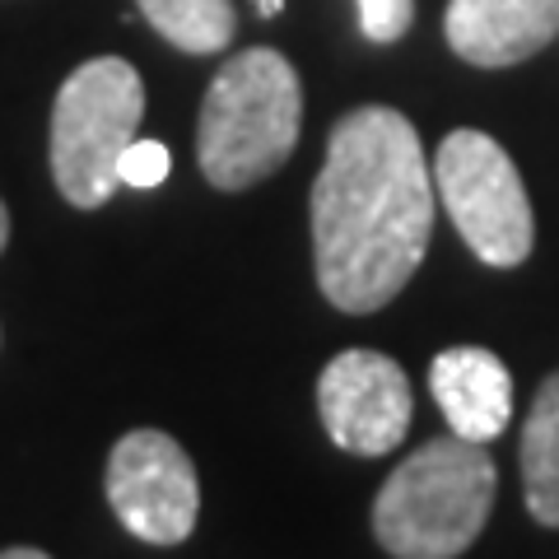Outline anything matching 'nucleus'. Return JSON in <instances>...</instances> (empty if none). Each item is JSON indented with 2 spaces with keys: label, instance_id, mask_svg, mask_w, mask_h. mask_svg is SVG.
<instances>
[{
  "label": "nucleus",
  "instance_id": "obj_1",
  "mask_svg": "<svg viewBox=\"0 0 559 559\" xmlns=\"http://www.w3.org/2000/svg\"><path fill=\"white\" fill-rule=\"evenodd\" d=\"M433 210V168L411 121L378 103L345 112L312 182V261L326 304L388 308L429 252Z\"/></svg>",
  "mask_w": 559,
  "mask_h": 559
},
{
  "label": "nucleus",
  "instance_id": "obj_2",
  "mask_svg": "<svg viewBox=\"0 0 559 559\" xmlns=\"http://www.w3.org/2000/svg\"><path fill=\"white\" fill-rule=\"evenodd\" d=\"M304 127V84L275 47H248L210 80L197 159L210 187L248 191L285 168Z\"/></svg>",
  "mask_w": 559,
  "mask_h": 559
},
{
  "label": "nucleus",
  "instance_id": "obj_3",
  "mask_svg": "<svg viewBox=\"0 0 559 559\" xmlns=\"http://www.w3.org/2000/svg\"><path fill=\"white\" fill-rule=\"evenodd\" d=\"M499 471L485 443L429 439L373 499V536L392 559H457L476 546L495 509Z\"/></svg>",
  "mask_w": 559,
  "mask_h": 559
},
{
  "label": "nucleus",
  "instance_id": "obj_4",
  "mask_svg": "<svg viewBox=\"0 0 559 559\" xmlns=\"http://www.w3.org/2000/svg\"><path fill=\"white\" fill-rule=\"evenodd\" d=\"M140 117H145V84L131 61L94 57L66 75L51 108V178L70 205H108L121 187L117 159L135 140Z\"/></svg>",
  "mask_w": 559,
  "mask_h": 559
},
{
  "label": "nucleus",
  "instance_id": "obj_5",
  "mask_svg": "<svg viewBox=\"0 0 559 559\" xmlns=\"http://www.w3.org/2000/svg\"><path fill=\"white\" fill-rule=\"evenodd\" d=\"M433 191L457 224L466 248L476 252L485 266H522L536 242L532 201L522 187L509 150L485 131H448L439 154H433Z\"/></svg>",
  "mask_w": 559,
  "mask_h": 559
},
{
  "label": "nucleus",
  "instance_id": "obj_6",
  "mask_svg": "<svg viewBox=\"0 0 559 559\" xmlns=\"http://www.w3.org/2000/svg\"><path fill=\"white\" fill-rule=\"evenodd\" d=\"M108 503L117 522L150 546H178L197 532V466L159 429H131L108 457Z\"/></svg>",
  "mask_w": 559,
  "mask_h": 559
},
{
  "label": "nucleus",
  "instance_id": "obj_7",
  "mask_svg": "<svg viewBox=\"0 0 559 559\" xmlns=\"http://www.w3.org/2000/svg\"><path fill=\"white\" fill-rule=\"evenodd\" d=\"M318 411L331 443L355 457H388L406 443L415 401L411 378L392 355L345 349L318 378Z\"/></svg>",
  "mask_w": 559,
  "mask_h": 559
},
{
  "label": "nucleus",
  "instance_id": "obj_8",
  "mask_svg": "<svg viewBox=\"0 0 559 559\" xmlns=\"http://www.w3.org/2000/svg\"><path fill=\"white\" fill-rule=\"evenodd\" d=\"M559 33V0H448L443 38L462 61L503 70L532 61Z\"/></svg>",
  "mask_w": 559,
  "mask_h": 559
},
{
  "label": "nucleus",
  "instance_id": "obj_9",
  "mask_svg": "<svg viewBox=\"0 0 559 559\" xmlns=\"http://www.w3.org/2000/svg\"><path fill=\"white\" fill-rule=\"evenodd\" d=\"M429 392L457 439L489 443L513 419V373L485 345H452L429 364Z\"/></svg>",
  "mask_w": 559,
  "mask_h": 559
},
{
  "label": "nucleus",
  "instance_id": "obj_10",
  "mask_svg": "<svg viewBox=\"0 0 559 559\" xmlns=\"http://www.w3.org/2000/svg\"><path fill=\"white\" fill-rule=\"evenodd\" d=\"M522 495L540 527H559V373L540 382V392L522 425Z\"/></svg>",
  "mask_w": 559,
  "mask_h": 559
},
{
  "label": "nucleus",
  "instance_id": "obj_11",
  "mask_svg": "<svg viewBox=\"0 0 559 559\" xmlns=\"http://www.w3.org/2000/svg\"><path fill=\"white\" fill-rule=\"evenodd\" d=\"M145 24L159 33L164 43L191 51V57H210L234 43V0H135Z\"/></svg>",
  "mask_w": 559,
  "mask_h": 559
},
{
  "label": "nucleus",
  "instance_id": "obj_12",
  "mask_svg": "<svg viewBox=\"0 0 559 559\" xmlns=\"http://www.w3.org/2000/svg\"><path fill=\"white\" fill-rule=\"evenodd\" d=\"M168 168H173V159L159 140H131L117 159V182L145 191V187H159L168 178Z\"/></svg>",
  "mask_w": 559,
  "mask_h": 559
},
{
  "label": "nucleus",
  "instance_id": "obj_13",
  "mask_svg": "<svg viewBox=\"0 0 559 559\" xmlns=\"http://www.w3.org/2000/svg\"><path fill=\"white\" fill-rule=\"evenodd\" d=\"M415 24V0H359V28L369 43H401Z\"/></svg>",
  "mask_w": 559,
  "mask_h": 559
},
{
  "label": "nucleus",
  "instance_id": "obj_14",
  "mask_svg": "<svg viewBox=\"0 0 559 559\" xmlns=\"http://www.w3.org/2000/svg\"><path fill=\"white\" fill-rule=\"evenodd\" d=\"M0 559H51V555L33 550V546H14V550H0Z\"/></svg>",
  "mask_w": 559,
  "mask_h": 559
},
{
  "label": "nucleus",
  "instance_id": "obj_15",
  "mask_svg": "<svg viewBox=\"0 0 559 559\" xmlns=\"http://www.w3.org/2000/svg\"><path fill=\"white\" fill-rule=\"evenodd\" d=\"M257 10H261V14H266V20H275V14H280V10H285V0H257Z\"/></svg>",
  "mask_w": 559,
  "mask_h": 559
},
{
  "label": "nucleus",
  "instance_id": "obj_16",
  "mask_svg": "<svg viewBox=\"0 0 559 559\" xmlns=\"http://www.w3.org/2000/svg\"><path fill=\"white\" fill-rule=\"evenodd\" d=\"M5 242H10V215H5V201H0V252H5Z\"/></svg>",
  "mask_w": 559,
  "mask_h": 559
}]
</instances>
